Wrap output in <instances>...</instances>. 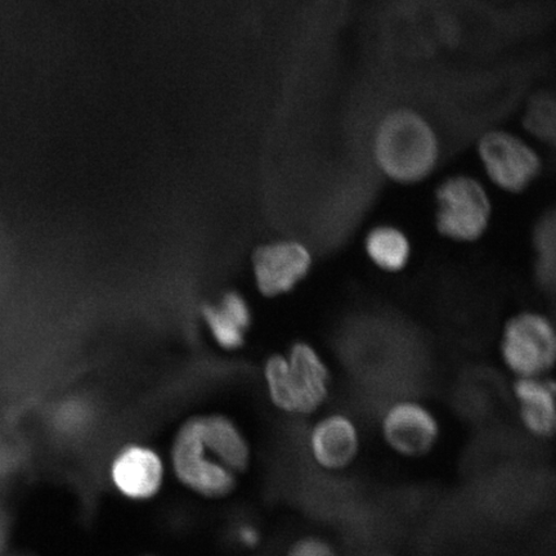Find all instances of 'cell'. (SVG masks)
<instances>
[{"instance_id":"obj_18","label":"cell","mask_w":556,"mask_h":556,"mask_svg":"<svg viewBox=\"0 0 556 556\" xmlns=\"http://www.w3.org/2000/svg\"><path fill=\"white\" fill-rule=\"evenodd\" d=\"M143 556H156V555H143Z\"/></svg>"},{"instance_id":"obj_17","label":"cell","mask_w":556,"mask_h":556,"mask_svg":"<svg viewBox=\"0 0 556 556\" xmlns=\"http://www.w3.org/2000/svg\"><path fill=\"white\" fill-rule=\"evenodd\" d=\"M233 538L236 540V544L250 551V548H255L261 545L262 532L260 531L258 526L250 523V521H243V523L236 526Z\"/></svg>"},{"instance_id":"obj_19","label":"cell","mask_w":556,"mask_h":556,"mask_svg":"<svg viewBox=\"0 0 556 556\" xmlns=\"http://www.w3.org/2000/svg\"><path fill=\"white\" fill-rule=\"evenodd\" d=\"M555 440H556V438H555Z\"/></svg>"},{"instance_id":"obj_16","label":"cell","mask_w":556,"mask_h":556,"mask_svg":"<svg viewBox=\"0 0 556 556\" xmlns=\"http://www.w3.org/2000/svg\"><path fill=\"white\" fill-rule=\"evenodd\" d=\"M219 307L224 309L226 315L231 317L242 330H249L250 323H252V315H250L247 302L243 301L239 294H227Z\"/></svg>"},{"instance_id":"obj_11","label":"cell","mask_w":556,"mask_h":556,"mask_svg":"<svg viewBox=\"0 0 556 556\" xmlns=\"http://www.w3.org/2000/svg\"><path fill=\"white\" fill-rule=\"evenodd\" d=\"M253 262L260 290L274 296L289 291L307 275L311 255L301 243L277 242L256 250Z\"/></svg>"},{"instance_id":"obj_13","label":"cell","mask_w":556,"mask_h":556,"mask_svg":"<svg viewBox=\"0 0 556 556\" xmlns=\"http://www.w3.org/2000/svg\"><path fill=\"white\" fill-rule=\"evenodd\" d=\"M525 122L528 131L556 148V94L539 93L528 103Z\"/></svg>"},{"instance_id":"obj_3","label":"cell","mask_w":556,"mask_h":556,"mask_svg":"<svg viewBox=\"0 0 556 556\" xmlns=\"http://www.w3.org/2000/svg\"><path fill=\"white\" fill-rule=\"evenodd\" d=\"M263 387L278 413L312 416L331 399L332 372L323 354L305 342L291 345L288 354H273L263 365Z\"/></svg>"},{"instance_id":"obj_5","label":"cell","mask_w":556,"mask_h":556,"mask_svg":"<svg viewBox=\"0 0 556 556\" xmlns=\"http://www.w3.org/2000/svg\"><path fill=\"white\" fill-rule=\"evenodd\" d=\"M498 356L514 379L538 378L556 370V321L539 311H521L504 325Z\"/></svg>"},{"instance_id":"obj_2","label":"cell","mask_w":556,"mask_h":556,"mask_svg":"<svg viewBox=\"0 0 556 556\" xmlns=\"http://www.w3.org/2000/svg\"><path fill=\"white\" fill-rule=\"evenodd\" d=\"M372 156L381 176L399 186H417L440 165L442 144L434 125L413 109H395L381 117L372 139Z\"/></svg>"},{"instance_id":"obj_7","label":"cell","mask_w":556,"mask_h":556,"mask_svg":"<svg viewBox=\"0 0 556 556\" xmlns=\"http://www.w3.org/2000/svg\"><path fill=\"white\" fill-rule=\"evenodd\" d=\"M379 433L381 442L395 456L421 460L440 446L443 427L440 416L426 402L403 399L382 412Z\"/></svg>"},{"instance_id":"obj_12","label":"cell","mask_w":556,"mask_h":556,"mask_svg":"<svg viewBox=\"0 0 556 556\" xmlns=\"http://www.w3.org/2000/svg\"><path fill=\"white\" fill-rule=\"evenodd\" d=\"M365 253L368 261L381 273L394 275L405 270L414 256V243L400 226L381 224L367 232Z\"/></svg>"},{"instance_id":"obj_14","label":"cell","mask_w":556,"mask_h":556,"mask_svg":"<svg viewBox=\"0 0 556 556\" xmlns=\"http://www.w3.org/2000/svg\"><path fill=\"white\" fill-rule=\"evenodd\" d=\"M203 316L215 343L225 351H238L245 344L247 331L242 330L225 311L214 305H205Z\"/></svg>"},{"instance_id":"obj_10","label":"cell","mask_w":556,"mask_h":556,"mask_svg":"<svg viewBox=\"0 0 556 556\" xmlns=\"http://www.w3.org/2000/svg\"><path fill=\"white\" fill-rule=\"evenodd\" d=\"M518 421L528 435L539 441L556 438V378L514 379L511 386Z\"/></svg>"},{"instance_id":"obj_8","label":"cell","mask_w":556,"mask_h":556,"mask_svg":"<svg viewBox=\"0 0 556 556\" xmlns=\"http://www.w3.org/2000/svg\"><path fill=\"white\" fill-rule=\"evenodd\" d=\"M170 477L162 451L146 442H129L115 452L109 465L113 489L131 504H149L162 495Z\"/></svg>"},{"instance_id":"obj_6","label":"cell","mask_w":556,"mask_h":556,"mask_svg":"<svg viewBox=\"0 0 556 556\" xmlns=\"http://www.w3.org/2000/svg\"><path fill=\"white\" fill-rule=\"evenodd\" d=\"M477 156L486 179L509 194L530 190L544 170L536 148L526 138L505 129L490 130L479 138Z\"/></svg>"},{"instance_id":"obj_4","label":"cell","mask_w":556,"mask_h":556,"mask_svg":"<svg viewBox=\"0 0 556 556\" xmlns=\"http://www.w3.org/2000/svg\"><path fill=\"white\" fill-rule=\"evenodd\" d=\"M433 224L441 238L475 243L492 225L493 201L481 179L458 173L441 180L434 191Z\"/></svg>"},{"instance_id":"obj_9","label":"cell","mask_w":556,"mask_h":556,"mask_svg":"<svg viewBox=\"0 0 556 556\" xmlns=\"http://www.w3.org/2000/svg\"><path fill=\"white\" fill-rule=\"evenodd\" d=\"M363 444L357 421L342 412L319 415L308 430L307 448L312 463L331 475L351 469L363 452Z\"/></svg>"},{"instance_id":"obj_1","label":"cell","mask_w":556,"mask_h":556,"mask_svg":"<svg viewBox=\"0 0 556 556\" xmlns=\"http://www.w3.org/2000/svg\"><path fill=\"white\" fill-rule=\"evenodd\" d=\"M170 477L204 502L231 497L253 465V446L231 415L203 412L187 416L174 430L168 454Z\"/></svg>"},{"instance_id":"obj_15","label":"cell","mask_w":556,"mask_h":556,"mask_svg":"<svg viewBox=\"0 0 556 556\" xmlns=\"http://www.w3.org/2000/svg\"><path fill=\"white\" fill-rule=\"evenodd\" d=\"M285 556H339V554L330 541L308 534L294 541Z\"/></svg>"}]
</instances>
